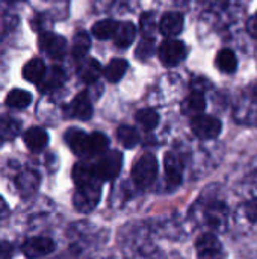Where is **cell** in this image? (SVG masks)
<instances>
[{
  "label": "cell",
  "mask_w": 257,
  "mask_h": 259,
  "mask_svg": "<svg viewBox=\"0 0 257 259\" xmlns=\"http://www.w3.org/2000/svg\"><path fill=\"white\" fill-rule=\"evenodd\" d=\"M158 176V161L155 155L145 153L142 155L132 168V178L138 187H150Z\"/></svg>",
  "instance_id": "6da1fadb"
},
{
  "label": "cell",
  "mask_w": 257,
  "mask_h": 259,
  "mask_svg": "<svg viewBox=\"0 0 257 259\" xmlns=\"http://www.w3.org/2000/svg\"><path fill=\"white\" fill-rule=\"evenodd\" d=\"M121 165H123V155L118 150H114L94 165V171L98 181H112L120 175Z\"/></svg>",
  "instance_id": "7a4b0ae2"
},
{
  "label": "cell",
  "mask_w": 257,
  "mask_h": 259,
  "mask_svg": "<svg viewBox=\"0 0 257 259\" xmlns=\"http://www.w3.org/2000/svg\"><path fill=\"white\" fill-rule=\"evenodd\" d=\"M100 200V185L98 182L77 187L76 194L73 196V205L79 212H89L92 211Z\"/></svg>",
  "instance_id": "3957f363"
},
{
  "label": "cell",
  "mask_w": 257,
  "mask_h": 259,
  "mask_svg": "<svg viewBox=\"0 0 257 259\" xmlns=\"http://www.w3.org/2000/svg\"><path fill=\"white\" fill-rule=\"evenodd\" d=\"M195 252L198 259H224L221 241L212 234H203L195 241Z\"/></svg>",
  "instance_id": "277c9868"
},
{
  "label": "cell",
  "mask_w": 257,
  "mask_h": 259,
  "mask_svg": "<svg viewBox=\"0 0 257 259\" xmlns=\"http://www.w3.org/2000/svg\"><path fill=\"white\" fill-rule=\"evenodd\" d=\"M191 127H192V132L201 138V140H212V138H217L221 132V121L212 115H197L192 118V123H191Z\"/></svg>",
  "instance_id": "5b68a950"
},
{
  "label": "cell",
  "mask_w": 257,
  "mask_h": 259,
  "mask_svg": "<svg viewBox=\"0 0 257 259\" xmlns=\"http://www.w3.org/2000/svg\"><path fill=\"white\" fill-rule=\"evenodd\" d=\"M185 56H186V47L182 41L168 39V41L162 42L159 47V58H161L162 64L167 67L177 65L180 61H183Z\"/></svg>",
  "instance_id": "8992f818"
},
{
  "label": "cell",
  "mask_w": 257,
  "mask_h": 259,
  "mask_svg": "<svg viewBox=\"0 0 257 259\" xmlns=\"http://www.w3.org/2000/svg\"><path fill=\"white\" fill-rule=\"evenodd\" d=\"M65 141L77 156H92L91 150V134H85L80 129H68Z\"/></svg>",
  "instance_id": "52a82bcc"
},
{
  "label": "cell",
  "mask_w": 257,
  "mask_h": 259,
  "mask_svg": "<svg viewBox=\"0 0 257 259\" xmlns=\"http://www.w3.org/2000/svg\"><path fill=\"white\" fill-rule=\"evenodd\" d=\"M55 250V243L48 237H33L23 244V253L26 258L38 259L50 255Z\"/></svg>",
  "instance_id": "ba28073f"
},
{
  "label": "cell",
  "mask_w": 257,
  "mask_h": 259,
  "mask_svg": "<svg viewBox=\"0 0 257 259\" xmlns=\"http://www.w3.org/2000/svg\"><path fill=\"white\" fill-rule=\"evenodd\" d=\"M38 44L41 47L42 52H45L48 56L58 59V58H62L64 53H65V49H67V41L56 35V33H52V32H44L39 35V39H38Z\"/></svg>",
  "instance_id": "9c48e42d"
},
{
  "label": "cell",
  "mask_w": 257,
  "mask_h": 259,
  "mask_svg": "<svg viewBox=\"0 0 257 259\" xmlns=\"http://www.w3.org/2000/svg\"><path fill=\"white\" fill-rule=\"evenodd\" d=\"M164 167H165V175H167V181L170 185L173 187H177L180 182H182V176H183V162L182 159L168 152L165 155V159H164Z\"/></svg>",
  "instance_id": "30bf717a"
},
{
  "label": "cell",
  "mask_w": 257,
  "mask_h": 259,
  "mask_svg": "<svg viewBox=\"0 0 257 259\" xmlns=\"http://www.w3.org/2000/svg\"><path fill=\"white\" fill-rule=\"evenodd\" d=\"M185 17L180 12H167L159 21V30L165 36H176L182 32Z\"/></svg>",
  "instance_id": "8fae6325"
},
{
  "label": "cell",
  "mask_w": 257,
  "mask_h": 259,
  "mask_svg": "<svg viewBox=\"0 0 257 259\" xmlns=\"http://www.w3.org/2000/svg\"><path fill=\"white\" fill-rule=\"evenodd\" d=\"M68 112L71 117L79 120H89L92 117V105L86 93L77 94L68 106Z\"/></svg>",
  "instance_id": "7c38bea8"
},
{
  "label": "cell",
  "mask_w": 257,
  "mask_h": 259,
  "mask_svg": "<svg viewBox=\"0 0 257 259\" xmlns=\"http://www.w3.org/2000/svg\"><path fill=\"white\" fill-rule=\"evenodd\" d=\"M65 80V74L64 70L59 67H52L50 70L45 71V74L42 76V79L38 82V88L42 93H50L58 90Z\"/></svg>",
  "instance_id": "4fadbf2b"
},
{
  "label": "cell",
  "mask_w": 257,
  "mask_h": 259,
  "mask_svg": "<svg viewBox=\"0 0 257 259\" xmlns=\"http://www.w3.org/2000/svg\"><path fill=\"white\" fill-rule=\"evenodd\" d=\"M48 143V135L42 127H30L24 134V144L32 152H41Z\"/></svg>",
  "instance_id": "5bb4252c"
},
{
  "label": "cell",
  "mask_w": 257,
  "mask_h": 259,
  "mask_svg": "<svg viewBox=\"0 0 257 259\" xmlns=\"http://www.w3.org/2000/svg\"><path fill=\"white\" fill-rule=\"evenodd\" d=\"M73 181L77 187H85V185H91V184L98 182L95 171H94V165L86 164V162L76 164L73 168Z\"/></svg>",
  "instance_id": "9a60e30c"
},
{
  "label": "cell",
  "mask_w": 257,
  "mask_h": 259,
  "mask_svg": "<svg viewBox=\"0 0 257 259\" xmlns=\"http://www.w3.org/2000/svg\"><path fill=\"white\" fill-rule=\"evenodd\" d=\"M204 108H206V100H204L203 94L197 93V91L192 93L191 96H188L182 103V112L185 115H192V117L201 115Z\"/></svg>",
  "instance_id": "2e32d148"
},
{
  "label": "cell",
  "mask_w": 257,
  "mask_h": 259,
  "mask_svg": "<svg viewBox=\"0 0 257 259\" xmlns=\"http://www.w3.org/2000/svg\"><path fill=\"white\" fill-rule=\"evenodd\" d=\"M17 187H18V191L21 193V196L27 197L30 196L36 188H38V184H39V178L35 171H23L17 176Z\"/></svg>",
  "instance_id": "e0dca14e"
},
{
  "label": "cell",
  "mask_w": 257,
  "mask_h": 259,
  "mask_svg": "<svg viewBox=\"0 0 257 259\" xmlns=\"http://www.w3.org/2000/svg\"><path fill=\"white\" fill-rule=\"evenodd\" d=\"M135 35H136V29H135L133 23H130V21L118 23L114 41L118 47H129L133 42Z\"/></svg>",
  "instance_id": "ac0fdd59"
},
{
  "label": "cell",
  "mask_w": 257,
  "mask_h": 259,
  "mask_svg": "<svg viewBox=\"0 0 257 259\" xmlns=\"http://www.w3.org/2000/svg\"><path fill=\"white\" fill-rule=\"evenodd\" d=\"M45 65H44V61H41L39 58H33L30 59L29 62L24 64L23 67V77L29 82H35L38 83L42 76L45 74Z\"/></svg>",
  "instance_id": "d6986e66"
},
{
  "label": "cell",
  "mask_w": 257,
  "mask_h": 259,
  "mask_svg": "<svg viewBox=\"0 0 257 259\" xmlns=\"http://www.w3.org/2000/svg\"><path fill=\"white\" fill-rule=\"evenodd\" d=\"M100 74H101V67L98 64V61H95L94 58L83 61L79 67V76L85 83L95 82L100 77Z\"/></svg>",
  "instance_id": "ffe728a7"
},
{
  "label": "cell",
  "mask_w": 257,
  "mask_h": 259,
  "mask_svg": "<svg viewBox=\"0 0 257 259\" xmlns=\"http://www.w3.org/2000/svg\"><path fill=\"white\" fill-rule=\"evenodd\" d=\"M32 102V96L30 93H27L26 90H21V88H15V90H11L5 99V103L9 106V108H18V109H23L26 106H29Z\"/></svg>",
  "instance_id": "44dd1931"
},
{
  "label": "cell",
  "mask_w": 257,
  "mask_h": 259,
  "mask_svg": "<svg viewBox=\"0 0 257 259\" xmlns=\"http://www.w3.org/2000/svg\"><path fill=\"white\" fill-rule=\"evenodd\" d=\"M20 127L21 124L8 115H0V138L5 141H11L14 140L18 134H20Z\"/></svg>",
  "instance_id": "7402d4cb"
},
{
  "label": "cell",
  "mask_w": 257,
  "mask_h": 259,
  "mask_svg": "<svg viewBox=\"0 0 257 259\" xmlns=\"http://www.w3.org/2000/svg\"><path fill=\"white\" fill-rule=\"evenodd\" d=\"M118 23L114 20H100L92 26V35L97 39H109L115 36Z\"/></svg>",
  "instance_id": "603a6c76"
},
{
  "label": "cell",
  "mask_w": 257,
  "mask_h": 259,
  "mask_svg": "<svg viewBox=\"0 0 257 259\" xmlns=\"http://www.w3.org/2000/svg\"><path fill=\"white\" fill-rule=\"evenodd\" d=\"M127 61L126 59H121V58H115V59H112L108 65H106V68H105V76H106V79L108 80H111V82H118L123 76H124V73L127 71Z\"/></svg>",
  "instance_id": "cb8c5ba5"
},
{
  "label": "cell",
  "mask_w": 257,
  "mask_h": 259,
  "mask_svg": "<svg viewBox=\"0 0 257 259\" xmlns=\"http://www.w3.org/2000/svg\"><path fill=\"white\" fill-rule=\"evenodd\" d=\"M217 67L226 73H233L238 67V59L236 55L230 49H223L217 55Z\"/></svg>",
  "instance_id": "d4e9b609"
},
{
  "label": "cell",
  "mask_w": 257,
  "mask_h": 259,
  "mask_svg": "<svg viewBox=\"0 0 257 259\" xmlns=\"http://www.w3.org/2000/svg\"><path fill=\"white\" fill-rule=\"evenodd\" d=\"M89 46H91V39H89L88 33L86 32H77L74 39H73V49H71L73 56L76 59H82L88 53Z\"/></svg>",
  "instance_id": "484cf974"
},
{
  "label": "cell",
  "mask_w": 257,
  "mask_h": 259,
  "mask_svg": "<svg viewBox=\"0 0 257 259\" xmlns=\"http://www.w3.org/2000/svg\"><path fill=\"white\" fill-rule=\"evenodd\" d=\"M117 138H118V141L126 149H132V147H135L139 143V134L133 127H130V126H121V127H118Z\"/></svg>",
  "instance_id": "4316f807"
},
{
  "label": "cell",
  "mask_w": 257,
  "mask_h": 259,
  "mask_svg": "<svg viewBox=\"0 0 257 259\" xmlns=\"http://www.w3.org/2000/svg\"><path fill=\"white\" fill-rule=\"evenodd\" d=\"M136 121L145 131H153L159 123V115L153 109H141V111L136 112Z\"/></svg>",
  "instance_id": "83f0119b"
},
{
  "label": "cell",
  "mask_w": 257,
  "mask_h": 259,
  "mask_svg": "<svg viewBox=\"0 0 257 259\" xmlns=\"http://www.w3.org/2000/svg\"><path fill=\"white\" fill-rule=\"evenodd\" d=\"M108 147H109V140H108V137L105 134H101V132L91 134V150H92V156L106 152Z\"/></svg>",
  "instance_id": "f1b7e54d"
},
{
  "label": "cell",
  "mask_w": 257,
  "mask_h": 259,
  "mask_svg": "<svg viewBox=\"0 0 257 259\" xmlns=\"http://www.w3.org/2000/svg\"><path fill=\"white\" fill-rule=\"evenodd\" d=\"M155 53V41H153V38H144L139 44H138V47H136V56L139 58V59H147V58H150L151 55Z\"/></svg>",
  "instance_id": "f546056e"
},
{
  "label": "cell",
  "mask_w": 257,
  "mask_h": 259,
  "mask_svg": "<svg viewBox=\"0 0 257 259\" xmlns=\"http://www.w3.org/2000/svg\"><path fill=\"white\" fill-rule=\"evenodd\" d=\"M156 27V20H155V15L151 12H145L142 17H141V30L144 32V35L150 36L153 33Z\"/></svg>",
  "instance_id": "4dcf8cb0"
},
{
  "label": "cell",
  "mask_w": 257,
  "mask_h": 259,
  "mask_svg": "<svg viewBox=\"0 0 257 259\" xmlns=\"http://www.w3.org/2000/svg\"><path fill=\"white\" fill-rule=\"evenodd\" d=\"M245 215L250 222L256 223L257 222V199L250 200L247 205H245Z\"/></svg>",
  "instance_id": "1f68e13d"
},
{
  "label": "cell",
  "mask_w": 257,
  "mask_h": 259,
  "mask_svg": "<svg viewBox=\"0 0 257 259\" xmlns=\"http://www.w3.org/2000/svg\"><path fill=\"white\" fill-rule=\"evenodd\" d=\"M14 255V247L8 241H0V259H11Z\"/></svg>",
  "instance_id": "d6a6232c"
},
{
  "label": "cell",
  "mask_w": 257,
  "mask_h": 259,
  "mask_svg": "<svg viewBox=\"0 0 257 259\" xmlns=\"http://www.w3.org/2000/svg\"><path fill=\"white\" fill-rule=\"evenodd\" d=\"M6 215H8V206H6L5 200L0 197V219H3V217H6Z\"/></svg>",
  "instance_id": "836d02e7"
},
{
  "label": "cell",
  "mask_w": 257,
  "mask_h": 259,
  "mask_svg": "<svg viewBox=\"0 0 257 259\" xmlns=\"http://www.w3.org/2000/svg\"><path fill=\"white\" fill-rule=\"evenodd\" d=\"M254 94L257 96V82H256V85H254Z\"/></svg>",
  "instance_id": "e575fe53"
},
{
  "label": "cell",
  "mask_w": 257,
  "mask_h": 259,
  "mask_svg": "<svg viewBox=\"0 0 257 259\" xmlns=\"http://www.w3.org/2000/svg\"><path fill=\"white\" fill-rule=\"evenodd\" d=\"M6 2H14V0H6Z\"/></svg>",
  "instance_id": "d590c367"
},
{
  "label": "cell",
  "mask_w": 257,
  "mask_h": 259,
  "mask_svg": "<svg viewBox=\"0 0 257 259\" xmlns=\"http://www.w3.org/2000/svg\"><path fill=\"white\" fill-rule=\"evenodd\" d=\"M256 21H257V15H256Z\"/></svg>",
  "instance_id": "8d00e7d4"
}]
</instances>
